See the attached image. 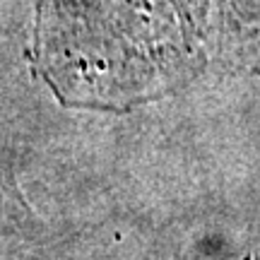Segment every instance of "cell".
<instances>
[{
	"instance_id": "1",
	"label": "cell",
	"mask_w": 260,
	"mask_h": 260,
	"mask_svg": "<svg viewBox=\"0 0 260 260\" xmlns=\"http://www.w3.org/2000/svg\"><path fill=\"white\" fill-rule=\"evenodd\" d=\"M34 60L65 104L133 106L260 65V0H41Z\"/></svg>"
}]
</instances>
